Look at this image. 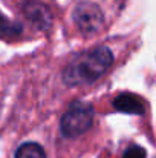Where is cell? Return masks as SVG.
Here are the masks:
<instances>
[{"instance_id":"obj_1","label":"cell","mask_w":156,"mask_h":158,"mask_svg":"<svg viewBox=\"0 0 156 158\" xmlns=\"http://www.w3.org/2000/svg\"><path fill=\"white\" fill-rule=\"evenodd\" d=\"M113 64V52L107 46H98L75 55L63 71V81L67 86L92 85L100 80Z\"/></svg>"},{"instance_id":"obj_2","label":"cell","mask_w":156,"mask_h":158,"mask_svg":"<svg viewBox=\"0 0 156 158\" xmlns=\"http://www.w3.org/2000/svg\"><path fill=\"white\" fill-rule=\"evenodd\" d=\"M94 106L87 102L77 100L70 103L67 110L63 114L60 120L61 135L66 138H75L87 132L94 124Z\"/></svg>"},{"instance_id":"obj_3","label":"cell","mask_w":156,"mask_h":158,"mask_svg":"<svg viewBox=\"0 0 156 158\" xmlns=\"http://www.w3.org/2000/svg\"><path fill=\"white\" fill-rule=\"evenodd\" d=\"M72 22L83 35H94L103 28L104 14L97 3L81 2L72 11Z\"/></svg>"},{"instance_id":"obj_4","label":"cell","mask_w":156,"mask_h":158,"mask_svg":"<svg viewBox=\"0 0 156 158\" xmlns=\"http://www.w3.org/2000/svg\"><path fill=\"white\" fill-rule=\"evenodd\" d=\"M23 12L26 15V19L38 29L46 31L49 29L52 25V15L48 6L42 5V3H28L23 8Z\"/></svg>"},{"instance_id":"obj_5","label":"cell","mask_w":156,"mask_h":158,"mask_svg":"<svg viewBox=\"0 0 156 158\" xmlns=\"http://www.w3.org/2000/svg\"><path fill=\"white\" fill-rule=\"evenodd\" d=\"M113 107L122 114L142 115L146 112V105H144L142 98L138 97L136 94H130V92H122V94L116 95V98L113 100Z\"/></svg>"},{"instance_id":"obj_6","label":"cell","mask_w":156,"mask_h":158,"mask_svg":"<svg viewBox=\"0 0 156 158\" xmlns=\"http://www.w3.org/2000/svg\"><path fill=\"white\" fill-rule=\"evenodd\" d=\"M14 158H46V152L38 143L28 141L17 149Z\"/></svg>"},{"instance_id":"obj_7","label":"cell","mask_w":156,"mask_h":158,"mask_svg":"<svg viewBox=\"0 0 156 158\" xmlns=\"http://www.w3.org/2000/svg\"><path fill=\"white\" fill-rule=\"evenodd\" d=\"M22 34V25L11 22L3 14H0V39H14Z\"/></svg>"},{"instance_id":"obj_8","label":"cell","mask_w":156,"mask_h":158,"mask_svg":"<svg viewBox=\"0 0 156 158\" xmlns=\"http://www.w3.org/2000/svg\"><path fill=\"white\" fill-rule=\"evenodd\" d=\"M147 154H146V149L138 146V144H133L130 146L129 149H126V152L122 154V158H146Z\"/></svg>"}]
</instances>
